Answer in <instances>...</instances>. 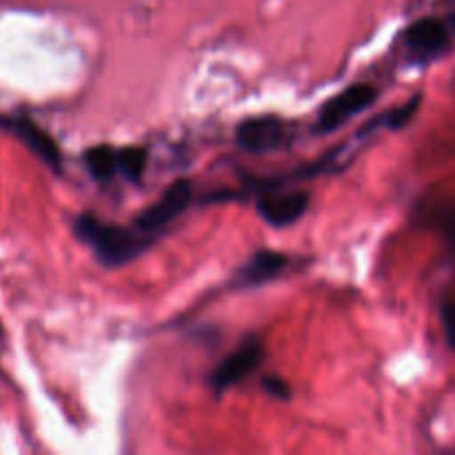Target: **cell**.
Returning a JSON list of instances; mask_svg holds the SVG:
<instances>
[{
    "label": "cell",
    "instance_id": "obj_12",
    "mask_svg": "<svg viewBox=\"0 0 455 455\" xmlns=\"http://www.w3.org/2000/svg\"><path fill=\"white\" fill-rule=\"evenodd\" d=\"M420 109V96H413L411 100H407L404 105L395 107V109L387 111L382 114L380 118L373 120V123L367 124V129H376V127H387V129H403L409 120L416 116V111Z\"/></svg>",
    "mask_w": 455,
    "mask_h": 455
},
{
    "label": "cell",
    "instance_id": "obj_2",
    "mask_svg": "<svg viewBox=\"0 0 455 455\" xmlns=\"http://www.w3.org/2000/svg\"><path fill=\"white\" fill-rule=\"evenodd\" d=\"M378 98V89L371 84H354V87H347L345 92L336 93L333 98H329L318 111V129L320 133H331L336 129H340L342 124L349 123L354 116L363 114L367 107L373 105V100Z\"/></svg>",
    "mask_w": 455,
    "mask_h": 455
},
{
    "label": "cell",
    "instance_id": "obj_7",
    "mask_svg": "<svg viewBox=\"0 0 455 455\" xmlns=\"http://www.w3.org/2000/svg\"><path fill=\"white\" fill-rule=\"evenodd\" d=\"M309 207V194L307 191H284V194L260 196L256 203L258 213L262 220L271 227H289L300 220Z\"/></svg>",
    "mask_w": 455,
    "mask_h": 455
},
{
    "label": "cell",
    "instance_id": "obj_16",
    "mask_svg": "<svg viewBox=\"0 0 455 455\" xmlns=\"http://www.w3.org/2000/svg\"><path fill=\"white\" fill-rule=\"evenodd\" d=\"M449 27H451V31H453V36H455V12L451 13V16H449Z\"/></svg>",
    "mask_w": 455,
    "mask_h": 455
},
{
    "label": "cell",
    "instance_id": "obj_4",
    "mask_svg": "<svg viewBox=\"0 0 455 455\" xmlns=\"http://www.w3.org/2000/svg\"><path fill=\"white\" fill-rule=\"evenodd\" d=\"M191 196H194V185H191V180H187V178L173 180L172 185L164 189V194L133 220V227H136L138 231H142V234L154 235L156 231H160L163 227H167L169 222L176 220V218L189 207Z\"/></svg>",
    "mask_w": 455,
    "mask_h": 455
},
{
    "label": "cell",
    "instance_id": "obj_8",
    "mask_svg": "<svg viewBox=\"0 0 455 455\" xmlns=\"http://www.w3.org/2000/svg\"><path fill=\"white\" fill-rule=\"evenodd\" d=\"M0 123H3L9 132L16 133V136L20 138V140L25 142V145L29 147V149L34 151V154L38 156L49 169H52V172L60 173L62 169L60 147L56 145V140H53L44 129H40L34 120L22 118V116L20 118H4L0 120Z\"/></svg>",
    "mask_w": 455,
    "mask_h": 455
},
{
    "label": "cell",
    "instance_id": "obj_11",
    "mask_svg": "<svg viewBox=\"0 0 455 455\" xmlns=\"http://www.w3.org/2000/svg\"><path fill=\"white\" fill-rule=\"evenodd\" d=\"M147 158L149 156L142 147H123V149H118V173H123L127 180L138 182L145 176Z\"/></svg>",
    "mask_w": 455,
    "mask_h": 455
},
{
    "label": "cell",
    "instance_id": "obj_5",
    "mask_svg": "<svg viewBox=\"0 0 455 455\" xmlns=\"http://www.w3.org/2000/svg\"><path fill=\"white\" fill-rule=\"evenodd\" d=\"M451 27L440 18H420L404 31V47L416 60H431L451 44Z\"/></svg>",
    "mask_w": 455,
    "mask_h": 455
},
{
    "label": "cell",
    "instance_id": "obj_3",
    "mask_svg": "<svg viewBox=\"0 0 455 455\" xmlns=\"http://www.w3.org/2000/svg\"><path fill=\"white\" fill-rule=\"evenodd\" d=\"M262 358H265V347H262V342L258 338H247L227 358H222L218 363V367L209 376V387L216 394L231 389V387L243 382L247 376H251L260 367Z\"/></svg>",
    "mask_w": 455,
    "mask_h": 455
},
{
    "label": "cell",
    "instance_id": "obj_13",
    "mask_svg": "<svg viewBox=\"0 0 455 455\" xmlns=\"http://www.w3.org/2000/svg\"><path fill=\"white\" fill-rule=\"evenodd\" d=\"M262 387H265L267 394H271L274 398H278V400H289V395H291L287 382L278 376H267L265 380H262Z\"/></svg>",
    "mask_w": 455,
    "mask_h": 455
},
{
    "label": "cell",
    "instance_id": "obj_6",
    "mask_svg": "<svg viewBox=\"0 0 455 455\" xmlns=\"http://www.w3.org/2000/svg\"><path fill=\"white\" fill-rule=\"evenodd\" d=\"M284 140V124L275 116H256L247 118L235 127V142L244 151L251 154H265V151L278 149Z\"/></svg>",
    "mask_w": 455,
    "mask_h": 455
},
{
    "label": "cell",
    "instance_id": "obj_15",
    "mask_svg": "<svg viewBox=\"0 0 455 455\" xmlns=\"http://www.w3.org/2000/svg\"><path fill=\"white\" fill-rule=\"evenodd\" d=\"M447 229L451 231V234H455V212L451 213V216L447 218Z\"/></svg>",
    "mask_w": 455,
    "mask_h": 455
},
{
    "label": "cell",
    "instance_id": "obj_10",
    "mask_svg": "<svg viewBox=\"0 0 455 455\" xmlns=\"http://www.w3.org/2000/svg\"><path fill=\"white\" fill-rule=\"evenodd\" d=\"M84 164H87L89 173L98 180H109L118 173V149L109 145L89 147L84 151Z\"/></svg>",
    "mask_w": 455,
    "mask_h": 455
},
{
    "label": "cell",
    "instance_id": "obj_9",
    "mask_svg": "<svg viewBox=\"0 0 455 455\" xmlns=\"http://www.w3.org/2000/svg\"><path fill=\"white\" fill-rule=\"evenodd\" d=\"M289 267V256L280 251H271V249H260L253 253L234 275V283L238 287H260V284L271 283L278 278L284 269Z\"/></svg>",
    "mask_w": 455,
    "mask_h": 455
},
{
    "label": "cell",
    "instance_id": "obj_1",
    "mask_svg": "<svg viewBox=\"0 0 455 455\" xmlns=\"http://www.w3.org/2000/svg\"><path fill=\"white\" fill-rule=\"evenodd\" d=\"M74 231L105 267L127 265L133 258L145 253L154 243V235L142 234L136 227L127 229V227L100 220L92 213H80L74 220Z\"/></svg>",
    "mask_w": 455,
    "mask_h": 455
},
{
    "label": "cell",
    "instance_id": "obj_14",
    "mask_svg": "<svg viewBox=\"0 0 455 455\" xmlns=\"http://www.w3.org/2000/svg\"><path fill=\"white\" fill-rule=\"evenodd\" d=\"M443 324L444 333H447L449 345L455 349V300H447L443 307Z\"/></svg>",
    "mask_w": 455,
    "mask_h": 455
}]
</instances>
